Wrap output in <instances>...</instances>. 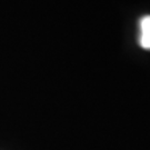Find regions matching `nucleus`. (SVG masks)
I'll use <instances>...</instances> for the list:
<instances>
[{
  "label": "nucleus",
  "instance_id": "nucleus-1",
  "mask_svg": "<svg viewBox=\"0 0 150 150\" xmlns=\"http://www.w3.org/2000/svg\"><path fill=\"white\" fill-rule=\"evenodd\" d=\"M139 45L150 50V16H145L139 21Z\"/></svg>",
  "mask_w": 150,
  "mask_h": 150
}]
</instances>
